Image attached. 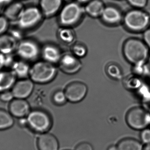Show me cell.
<instances>
[{
	"label": "cell",
	"mask_w": 150,
	"mask_h": 150,
	"mask_svg": "<svg viewBox=\"0 0 150 150\" xmlns=\"http://www.w3.org/2000/svg\"><path fill=\"white\" fill-rule=\"evenodd\" d=\"M149 50L143 40L136 38L126 40L123 47L125 58L133 65L148 62Z\"/></svg>",
	"instance_id": "cell-1"
},
{
	"label": "cell",
	"mask_w": 150,
	"mask_h": 150,
	"mask_svg": "<svg viewBox=\"0 0 150 150\" xmlns=\"http://www.w3.org/2000/svg\"><path fill=\"white\" fill-rule=\"evenodd\" d=\"M125 26L134 32H144L150 23V15L142 9L135 8L129 11L124 18Z\"/></svg>",
	"instance_id": "cell-2"
},
{
	"label": "cell",
	"mask_w": 150,
	"mask_h": 150,
	"mask_svg": "<svg viewBox=\"0 0 150 150\" xmlns=\"http://www.w3.org/2000/svg\"><path fill=\"white\" fill-rule=\"evenodd\" d=\"M26 118L28 127L38 134L47 133L52 126V120L51 116L41 110L30 111Z\"/></svg>",
	"instance_id": "cell-3"
},
{
	"label": "cell",
	"mask_w": 150,
	"mask_h": 150,
	"mask_svg": "<svg viewBox=\"0 0 150 150\" xmlns=\"http://www.w3.org/2000/svg\"><path fill=\"white\" fill-rule=\"evenodd\" d=\"M56 74V68L52 63L40 61L31 67L29 76L33 82L43 83L52 80Z\"/></svg>",
	"instance_id": "cell-4"
},
{
	"label": "cell",
	"mask_w": 150,
	"mask_h": 150,
	"mask_svg": "<svg viewBox=\"0 0 150 150\" xmlns=\"http://www.w3.org/2000/svg\"><path fill=\"white\" fill-rule=\"evenodd\" d=\"M126 121L133 129L142 130L150 125V113L142 107L133 108L127 113Z\"/></svg>",
	"instance_id": "cell-5"
},
{
	"label": "cell",
	"mask_w": 150,
	"mask_h": 150,
	"mask_svg": "<svg viewBox=\"0 0 150 150\" xmlns=\"http://www.w3.org/2000/svg\"><path fill=\"white\" fill-rule=\"evenodd\" d=\"M42 12L33 6L25 7L17 19V25L22 30H29L36 26L41 20Z\"/></svg>",
	"instance_id": "cell-6"
},
{
	"label": "cell",
	"mask_w": 150,
	"mask_h": 150,
	"mask_svg": "<svg viewBox=\"0 0 150 150\" xmlns=\"http://www.w3.org/2000/svg\"><path fill=\"white\" fill-rule=\"evenodd\" d=\"M16 52L20 59L28 62L37 59L39 55L40 49L33 40L22 39L18 43Z\"/></svg>",
	"instance_id": "cell-7"
},
{
	"label": "cell",
	"mask_w": 150,
	"mask_h": 150,
	"mask_svg": "<svg viewBox=\"0 0 150 150\" xmlns=\"http://www.w3.org/2000/svg\"><path fill=\"white\" fill-rule=\"evenodd\" d=\"M82 13L81 7L77 4L71 3L66 5L62 11L60 21L65 26L73 25L78 21Z\"/></svg>",
	"instance_id": "cell-8"
},
{
	"label": "cell",
	"mask_w": 150,
	"mask_h": 150,
	"mask_svg": "<svg viewBox=\"0 0 150 150\" xmlns=\"http://www.w3.org/2000/svg\"><path fill=\"white\" fill-rule=\"evenodd\" d=\"M34 88L33 82L30 79H23L16 81L11 89L15 98L25 99L31 94Z\"/></svg>",
	"instance_id": "cell-9"
},
{
	"label": "cell",
	"mask_w": 150,
	"mask_h": 150,
	"mask_svg": "<svg viewBox=\"0 0 150 150\" xmlns=\"http://www.w3.org/2000/svg\"><path fill=\"white\" fill-rule=\"evenodd\" d=\"M87 90V87L84 84L75 82L68 86L65 93L67 99L72 102H77L84 98Z\"/></svg>",
	"instance_id": "cell-10"
},
{
	"label": "cell",
	"mask_w": 150,
	"mask_h": 150,
	"mask_svg": "<svg viewBox=\"0 0 150 150\" xmlns=\"http://www.w3.org/2000/svg\"><path fill=\"white\" fill-rule=\"evenodd\" d=\"M9 111L13 117L16 118H25L29 114L30 106L25 99L14 98L10 102Z\"/></svg>",
	"instance_id": "cell-11"
},
{
	"label": "cell",
	"mask_w": 150,
	"mask_h": 150,
	"mask_svg": "<svg viewBox=\"0 0 150 150\" xmlns=\"http://www.w3.org/2000/svg\"><path fill=\"white\" fill-rule=\"evenodd\" d=\"M37 145L39 150H59V147L57 138L47 133L40 134L38 139Z\"/></svg>",
	"instance_id": "cell-12"
},
{
	"label": "cell",
	"mask_w": 150,
	"mask_h": 150,
	"mask_svg": "<svg viewBox=\"0 0 150 150\" xmlns=\"http://www.w3.org/2000/svg\"><path fill=\"white\" fill-rule=\"evenodd\" d=\"M17 40L11 34H4L0 36V52L4 55L12 54L16 51Z\"/></svg>",
	"instance_id": "cell-13"
},
{
	"label": "cell",
	"mask_w": 150,
	"mask_h": 150,
	"mask_svg": "<svg viewBox=\"0 0 150 150\" xmlns=\"http://www.w3.org/2000/svg\"><path fill=\"white\" fill-rule=\"evenodd\" d=\"M24 8L21 1L11 2L4 8L3 16L9 21H16Z\"/></svg>",
	"instance_id": "cell-14"
},
{
	"label": "cell",
	"mask_w": 150,
	"mask_h": 150,
	"mask_svg": "<svg viewBox=\"0 0 150 150\" xmlns=\"http://www.w3.org/2000/svg\"><path fill=\"white\" fill-rule=\"evenodd\" d=\"M16 76L11 71H0V92L12 89Z\"/></svg>",
	"instance_id": "cell-15"
},
{
	"label": "cell",
	"mask_w": 150,
	"mask_h": 150,
	"mask_svg": "<svg viewBox=\"0 0 150 150\" xmlns=\"http://www.w3.org/2000/svg\"><path fill=\"white\" fill-rule=\"evenodd\" d=\"M61 67L68 73H74L79 69L80 65L77 59L72 55L66 54L61 59Z\"/></svg>",
	"instance_id": "cell-16"
},
{
	"label": "cell",
	"mask_w": 150,
	"mask_h": 150,
	"mask_svg": "<svg viewBox=\"0 0 150 150\" xmlns=\"http://www.w3.org/2000/svg\"><path fill=\"white\" fill-rule=\"evenodd\" d=\"M62 0H40V10L46 16L55 14L59 9Z\"/></svg>",
	"instance_id": "cell-17"
},
{
	"label": "cell",
	"mask_w": 150,
	"mask_h": 150,
	"mask_svg": "<svg viewBox=\"0 0 150 150\" xmlns=\"http://www.w3.org/2000/svg\"><path fill=\"white\" fill-rule=\"evenodd\" d=\"M11 71L17 78L25 79L29 76L30 67L27 62L20 59L16 61L11 67Z\"/></svg>",
	"instance_id": "cell-18"
},
{
	"label": "cell",
	"mask_w": 150,
	"mask_h": 150,
	"mask_svg": "<svg viewBox=\"0 0 150 150\" xmlns=\"http://www.w3.org/2000/svg\"><path fill=\"white\" fill-rule=\"evenodd\" d=\"M42 55L45 61L52 64L58 62L61 59L59 50L53 46L45 47L42 50Z\"/></svg>",
	"instance_id": "cell-19"
},
{
	"label": "cell",
	"mask_w": 150,
	"mask_h": 150,
	"mask_svg": "<svg viewBox=\"0 0 150 150\" xmlns=\"http://www.w3.org/2000/svg\"><path fill=\"white\" fill-rule=\"evenodd\" d=\"M105 22L110 24H115L121 20L122 15L119 11L113 7L105 8L101 15Z\"/></svg>",
	"instance_id": "cell-20"
},
{
	"label": "cell",
	"mask_w": 150,
	"mask_h": 150,
	"mask_svg": "<svg viewBox=\"0 0 150 150\" xmlns=\"http://www.w3.org/2000/svg\"><path fill=\"white\" fill-rule=\"evenodd\" d=\"M118 150H143L142 144L137 139L126 138L120 141L117 145Z\"/></svg>",
	"instance_id": "cell-21"
},
{
	"label": "cell",
	"mask_w": 150,
	"mask_h": 150,
	"mask_svg": "<svg viewBox=\"0 0 150 150\" xmlns=\"http://www.w3.org/2000/svg\"><path fill=\"white\" fill-rule=\"evenodd\" d=\"M105 8L101 2L98 0H94L86 5L85 10L90 16L93 17H98L101 16Z\"/></svg>",
	"instance_id": "cell-22"
},
{
	"label": "cell",
	"mask_w": 150,
	"mask_h": 150,
	"mask_svg": "<svg viewBox=\"0 0 150 150\" xmlns=\"http://www.w3.org/2000/svg\"><path fill=\"white\" fill-rule=\"evenodd\" d=\"M13 116L9 112L0 109V130H5L14 125Z\"/></svg>",
	"instance_id": "cell-23"
},
{
	"label": "cell",
	"mask_w": 150,
	"mask_h": 150,
	"mask_svg": "<svg viewBox=\"0 0 150 150\" xmlns=\"http://www.w3.org/2000/svg\"><path fill=\"white\" fill-rule=\"evenodd\" d=\"M133 74L144 78L150 76V67L148 62L133 65Z\"/></svg>",
	"instance_id": "cell-24"
},
{
	"label": "cell",
	"mask_w": 150,
	"mask_h": 150,
	"mask_svg": "<svg viewBox=\"0 0 150 150\" xmlns=\"http://www.w3.org/2000/svg\"><path fill=\"white\" fill-rule=\"evenodd\" d=\"M142 78L133 74L127 79V86L129 89L136 91L143 83Z\"/></svg>",
	"instance_id": "cell-25"
},
{
	"label": "cell",
	"mask_w": 150,
	"mask_h": 150,
	"mask_svg": "<svg viewBox=\"0 0 150 150\" xmlns=\"http://www.w3.org/2000/svg\"><path fill=\"white\" fill-rule=\"evenodd\" d=\"M142 107L150 113V88L144 91L140 96Z\"/></svg>",
	"instance_id": "cell-26"
},
{
	"label": "cell",
	"mask_w": 150,
	"mask_h": 150,
	"mask_svg": "<svg viewBox=\"0 0 150 150\" xmlns=\"http://www.w3.org/2000/svg\"><path fill=\"white\" fill-rule=\"evenodd\" d=\"M59 36L61 39L65 43H69L74 40V33L68 29H62L59 32Z\"/></svg>",
	"instance_id": "cell-27"
},
{
	"label": "cell",
	"mask_w": 150,
	"mask_h": 150,
	"mask_svg": "<svg viewBox=\"0 0 150 150\" xmlns=\"http://www.w3.org/2000/svg\"><path fill=\"white\" fill-rule=\"evenodd\" d=\"M108 74L112 78L120 79L122 76V72L120 68L115 65H111L107 69Z\"/></svg>",
	"instance_id": "cell-28"
},
{
	"label": "cell",
	"mask_w": 150,
	"mask_h": 150,
	"mask_svg": "<svg viewBox=\"0 0 150 150\" xmlns=\"http://www.w3.org/2000/svg\"><path fill=\"white\" fill-rule=\"evenodd\" d=\"M14 95L12 91L8 90L0 92V100L4 102H10L14 99Z\"/></svg>",
	"instance_id": "cell-29"
},
{
	"label": "cell",
	"mask_w": 150,
	"mask_h": 150,
	"mask_svg": "<svg viewBox=\"0 0 150 150\" xmlns=\"http://www.w3.org/2000/svg\"><path fill=\"white\" fill-rule=\"evenodd\" d=\"M9 21L4 16H0V36L4 34L8 29Z\"/></svg>",
	"instance_id": "cell-30"
},
{
	"label": "cell",
	"mask_w": 150,
	"mask_h": 150,
	"mask_svg": "<svg viewBox=\"0 0 150 150\" xmlns=\"http://www.w3.org/2000/svg\"><path fill=\"white\" fill-rule=\"evenodd\" d=\"M129 3L135 8L142 9L144 8L148 2V0H127Z\"/></svg>",
	"instance_id": "cell-31"
},
{
	"label": "cell",
	"mask_w": 150,
	"mask_h": 150,
	"mask_svg": "<svg viewBox=\"0 0 150 150\" xmlns=\"http://www.w3.org/2000/svg\"><path fill=\"white\" fill-rule=\"evenodd\" d=\"M73 52L76 56L78 57H84L86 53L85 47L80 45H75L73 48Z\"/></svg>",
	"instance_id": "cell-32"
},
{
	"label": "cell",
	"mask_w": 150,
	"mask_h": 150,
	"mask_svg": "<svg viewBox=\"0 0 150 150\" xmlns=\"http://www.w3.org/2000/svg\"><path fill=\"white\" fill-rule=\"evenodd\" d=\"M141 140L143 143L145 144H150V129H144L142 130L141 133Z\"/></svg>",
	"instance_id": "cell-33"
},
{
	"label": "cell",
	"mask_w": 150,
	"mask_h": 150,
	"mask_svg": "<svg viewBox=\"0 0 150 150\" xmlns=\"http://www.w3.org/2000/svg\"><path fill=\"white\" fill-rule=\"evenodd\" d=\"M67 99L65 92L62 91L57 92L54 96V101L57 104H62Z\"/></svg>",
	"instance_id": "cell-34"
},
{
	"label": "cell",
	"mask_w": 150,
	"mask_h": 150,
	"mask_svg": "<svg viewBox=\"0 0 150 150\" xmlns=\"http://www.w3.org/2000/svg\"><path fill=\"white\" fill-rule=\"evenodd\" d=\"M75 150H93V148L89 143L82 142L76 146Z\"/></svg>",
	"instance_id": "cell-35"
},
{
	"label": "cell",
	"mask_w": 150,
	"mask_h": 150,
	"mask_svg": "<svg viewBox=\"0 0 150 150\" xmlns=\"http://www.w3.org/2000/svg\"><path fill=\"white\" fill-rule=\"evenodd\" d=\"M143 40L150 50V28H148L144 31Z\"/></svg>",
	"instance_id": "cell-36"
},
{
	"label": "cell",
	"mask_w": 150,
	"mask_h": 150,
	"mask_svg": "<svg viewBox=\"0 0 150 150\" xmlns=\"http://www.w3.org/2000/svg\"><path fill=\"white\" fill-rule=\"evenodd\" d=\"M6 65V55L0 52V71L2 70Z\"/></svg>",
	"instance_id": "cell-37"
},
{
	"label": "cell",
	"mask_w": 150,
	"mask_h": 150,
	"mask_svg": "<svg viewBox=\"0 0 150 150\" xmlns=\"http://www.w3.org/2000/svg\"><path fill=\"white\" fill-rule=\"evenodd\" d=\"M11 2V0H0V13Z\"/></svg>",
	"instance_id": "cell-38"
},
{
	"label": "cell",
	"mask_w": 150,
	"mask_h": 150,
	"mask_svg": "<svg viewBox=\"0 0 150 150\" xmlns=\"http://www.w3.org/2000/svg\"><path fill=\"white\" fill-rule=\"evenodd\" d=\"M18 124L20 127L22 128L28 127L26 118L25 117V118H20V119H19V120L18 121Z\"/></svg>",
	"instance_id": "cell-39"
},
{
	"label": "cell",
	"mask_w": 150,
	"mask_h": 150,
	"mask_svg": "<svg viewBox=\"0 0 150 150\" xmlns=\"http://www.w3.org/2000/svg\"><path fill=\"white\" fill-rule=\"evenodd\" d=\"M107 150H118L117 145H111L107 149Z\"/></svg>",
	"instance_id": "cell-40"
},
{
	"label": "cell",
	"mask_w": 150,
	"mask_h": 150,
	"mask_svg": "<svg viewBox=\"0 0 150 150\" xmlns=\"http://www.w3.org/2000/svg\"><path fill=\"white\" fill-rule=\"evenodd\" d=\"M143 150H150V144H147L144 147Z\"/></svg>",
	"instance_id": "cell-41"
},
{
	"label": "cell",
	"mask_w": 150,
	"mask_h": 150,
	"mask_svg": "<svg viewBox=\"0 0 150 150\" xmlns=\"http://www.w3.org/2000/svg\"><path fill=\"white\" fill-rule=\"evenodd\" d=\"M78 1L80 2H86L88 1L89 0H78Z\"/></svg>",
	"instance_id": "cell-42"
},
{
	"label": "cell",
	"mask_w": 150,
	"mask_h": 150,
	"mask_svg": "<svg viewBox=\"0 0 150 150\" xmlns=\"http://www.w3.org/2000/svg\"><path fill=\"white\" fill-rule=\"evenodd\" d=\"M148 63H149V65L150 67V56H149V59H148Z\"/></svg>",
	"instance_id": "cell-43"
},
{
	"label": "cell",
	"mask_w": 150,
	"mask_h": 150,
	"mask_svg": "<svg viewBox=\"0 0 150 150\" xmlns=\"http://www.w3.org/2000/svg\"><path fill=\"white\" fill-rule=\"evenodd\" d=\"M15 1H23V0H15Z\"/></svg>",
	"instance_id": "cell-44"
},
{
	"label": "cell",
	"mask_w": 150,
	"mask_h": 150,
	"mask_svg": "<svg viewBox=\"0 0 150 150\" xmlns=\"http://www.w3.org/2000/svg\"><path fill=\"white\" fill-rule=\"evenodd\" d=\"M149 78H150V76L149 77Z\"/></svg>",
	"instance_id": "cell-45"
}]
</instances>
